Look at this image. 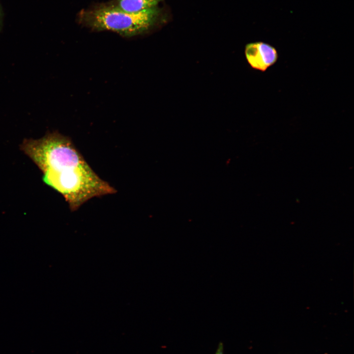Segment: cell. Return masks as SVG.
Here are the masks:
<instances>
[{
  "instance_id": "1",
  "label": "cell",
  "mask_w": 354,
  "mask_h": 354,
  "mask_svg": "<svg viewBox=\"0 0 354 354\" xmlns=\"http://www.w3.org/2000/svg\"><path fill=\"white\" fill-rule=\"evenodd\" d=\"M20 148L42 172L43 181L64 197L72 211L92 198L117 192L93 170L71 140L58 132L39 139H25Z\"/></svg>"
},
{
  "instance_id": "2",
  "label": "cell",
  "mask_w": 354,
  "mask_h": 354,
  "mask_svg": "<svg viewBox=\"0 0 354 354\" xmlns=\"http://www.w3.org/2000/svg\"><path fill=\"white\" fill-rule=\"evenodd\" d=\"M161 10L157 6L138 12H126L109 2L96 4L79 12L78 23L95 31H110L125 37L142 35L158 24Z\"/></svg>"
},
{
  "instance_id": "3",
  "label": "cell",
  "mask_w": 354,
  "mask_h": 354,
  "mask_svg": "<svg viewBox=\"0 0 354 354\" xmlns=\"http://www.w3.org/2000/svg\"><path fill=\"white\" fill-rule=\"evenodd\" d=\"M245 54L250 66L261 71H265L274 64L278 59L276 49L263 42L247 44L245 46Z\"/></svg>"
},
{
  "instance_id": "4",
  "label": "cell",
  "mask_w": 354,
  "mask_h": 354,
  "mask_svg": "<svg viewBox=\"0 0 354 354\" xmlns=\"http://www.w3.org/2000/svg\"><path fill=\"white\" fill-rule=\"evenodd\" d=\"M162 0H113L108 2L111 5L129 12H138L157 7Z\"/></svg>"
},
{
  "instance_id": "5",
  "label": "cell",
  "mask_w": 354,
  "mask_h": 354,
  "mask_svg": "<svg viewBox=\"0 0 354 354\" xmlns=\"http://www.w3.org/2000/svg\"><path fill=\"white\" fill-rule=\"evenodd\" d=\"M215 354H223V345L221 342L219 343Z\"/></svg>"
},
{
  "instance_id": "6",
  "label": "cell",
  "mask_w": 354,
  "mask_h": 354,
  "mask_svg": "<svg viewBox=\"0 0 354 354\" xmlns=\"http://www.w3.org/2000/svg\"><path fill=\"white\" fill-rule=\"evenodd\" d=\"M1 18H2V12H1V9L0 6V26L1 24Z\"/></svg>"
}]
</instances>
